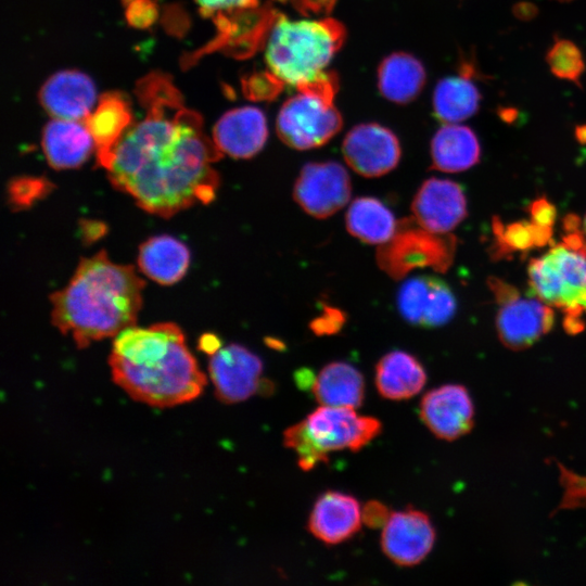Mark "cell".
Returning a JSON list of instances; mask_svg holds the SVG:
<instances>
[{
	"label": "cell",
	"instance_id": "obj_1",
	"mask_svg": "<svg viewBox=\"0 0 586 586\" xmlns=\"http://www.w3.org/2000/svg\"><path fill=\"white\" fill-rule=\"evenodd\" d=\"M137 94L146 115L113 150L105 168L112 184L162 217L212 202L219 186L212 165L222 152L205 135L200 114L183 105L165 74L142 78Z\"/></svg>",
	"mask_w": 586,
	"mask_h": 586
},
{
	"label": "cell",
	"instance_id": "obj_2",
	"mask_svg": "<svg viewBox=\"0 0 586 586\" xmlns=\"http://www.w3.org/2000/svg\"><path fill=\"white\" fill-rule=\"evenodd\" d=\"M109 365L113 381L136 402L168 408L190 403L207 379L173 322L129 327L113 342Z\"/></svg>",
	"mask_w": 586,
	"mask_h": 586
},
{
	"label": "cell",
	"instance_id": "obj_3",
	"mask_svg": "<svg viewBox=\"0 0 586 586\" xmlns=\"http://www.w3.org/2000/svg\"><path fill=\"white\" fill-rule=\"evenodd\" d=\"M144 284L132 266L100 251L82 258L67 285L51 295L52 323L79 348L116 336L135 326Z\"/></svg>",
	"mask_w": 586,
	"mask_h": 586
},
{
	"label": "cell",
	"instance_id": "obj_4",
	"mask_svg": "<svg viewBox=\"0 0 586 586\" xmlns=\"http://www.w3.org/2000/svg\"><path fill=\"white\" fill-rule=\"evenodd\" d=\"M344 38L343 25L333 18L280 17L269 34L265 61L278 81L298 88L326 75Z\"/></svg>",
	"mask_w": 586,
	"mask_h": 586
},
{
	"label": "cell",
	"instance_id": "obj_5",
	"mask_svg": "<svg viewBox=\"0 0 586 586\" xmlns=\"http://www.w3.org/2000/svg\"><path fill=\"white\" fill-rule=\"evenodd\" d=\"M333 76L298 87V93L281 106L277 133L289 146L308 150L326 144L342 128V116L332 99L336 90Z\"/></svg>",
	"mask_w": 586,
	"mask_h": 586
},
{
	"label": "cell",
	"instance_id": "obj_6",
	"mask_svg": "<svg viewBox=\"0 0 586 586\" xmlns=\"http://www.w3.org/2000/svg\"><path fill=\"white\" fill-rule=\"evenodd\" d=\"M528 278L532 292L549 306L564 310L571 318L568 329L575 332V320L586 311V256L569 244H558L531 260Z\"/></svg>",
	"mask_w": 586,
	"mask_h": 586
},
{
	"label": "cell",
	"instance_id": "obj_7",
	"mask_svg": "<svg viewBox=\"0 0 586 586\" xmlns=\"http://www.w3.org/2000/svg\"><path fill=\"white\" fill-rule=\"evenodd\" d=\"M451 241L417 228L410 219L397 225L395 234L377 251L379 267L393 279H403L415 268L444 270L450 263Z\"/></svg>",
	"mask_w": 586,
	"mask_h": 586
},
{
	"label": "cell",
	"instance_id": "obj_8",
	"mask_svg": "<svg viewBox=\"0 0 586 586\" xmlns=\"http://www.w3.org/2000/svg\"><path fill=\"white\" fill-rule=\"evenodd\" d=\"M491 288L499 303L496 330L506 347L525 349L551 330L553 311L538 297H522L513 286L497 279Z\"/></svg>",
	"mask_w": 586,
	"mask_h": 586
},
{
	"label": "cell",
	"instance_id": "obj_9",
	"mask_svg": "<svg viewBox=\"0 0 586 586\" xmlns=\"http://www.w3.org/2000/svg\"><path fill=\"white\" fill-rule=\"evenodd\" d=\"M316 448L328 453L349 449L358 451L381 433V422L359 416L354 408L321 405L303 420Z\"/></svg>",
	"mask_w": 586,
	"mask_h": 586
},
{
	"label": "cell",
	"instance_id": "obj_10",
	"mask_svg": "<svg viewBox=\"0 0 586 586\" xmlns=\"http://www.w3.org/2000/svg\"><path fill=\"white\" fill-rule=\"evenodd\" d=\"M351 178L336 162L307 163L303 166L293 190L295 202L309 215L327 218L349 201Z\"/></svg>",
	"mask_w": 586,
	"mask_h": 586
},
{
	"label": "cell",
	"instance_id": "obj_11",
	"mask_svg": "<svg viewBox=\"0 0 586 586\" xmlns=\"http://www.w3.org/2000/svg\"><path fill=\"white\" fill-rule=\"evenodd\" d=\"M260 358L240 344H229L211 355L208 374L216 397L237 404L258 393L262 383Z\"/></svg>",
	"mask_w": 586,
	"mask_h": 586
},
{
	"label": "cell",
	"instance_id": "obj_12",
	"mask_svg": "<svg viewBox=\"0 0 586 586\" xmlns=\"http://www.w3.org/2000/svg\"><path fill=\"white\" fill-rule=\"evenodd\" d=\"M347 165L360 176L380 177L393 170L400 158L397 137L386 127L368 123L357 125L342 144Z\"/></svg>",
	"mask_w": 586,
	"mask_h": 586
},
{
	"label": "cell",
	"instance_id": "obj_13",
	"mask_svg": "<svg viewBox=\"0 0 586 586\" xmlns=\"http://www.w3.org/2000/svg\"><path fill=\"white\" fill-rule=\"evenodd\" d=\"M398 309L413 326L436 328L446 324L457 309L451 289L442 279L419 276L407 280L399 289Z\"/></svg>",
	"mask_w": 586,
	"mask_h": 586
},
{
	"label": "cell",
	"instance_id": "obj_14",
	"mask_svg": "<svg viewBox=\"0 0 586 586\" xmlns=\"http://www.w3.org/2000/svg\"><path fill=\"white\" fill-rule=\"evenodd\" d=\"M435 530L426 513L407 508L392 512L381 535L384 555L400 566L420 563L431 552Z\"/></svg>",
	"mask_w": 586,
	"mask_h": 586
},
{
	"label": "cell",
	"instance_id": "obj_15",
	"mask_svg": "<svg viewBox=\"0 0 586 586\" xmlns=\"http://www.w3.org/2000/svg\"><path fill=\"white\" fill-rule=\"evenodd\" d=\"M420 418L437 438L457 440L473 428L472 398L463 385H442L429 391L422 397Z\"/></svg>",
	"mask_w": 586,
	"mask_h": 586
},
{
	"label": "cell",
	"instance_id": "obj_16",
	"mask_svg": "<svg viewBox=\"0 0 586 586\" xmlns=\"http://www.w3.org/2000/svg\"><path fill=\"white\" fill-rule=\"evenodd\" d=\"M411 211L420 227L433 233L445 234L467 216V201L458 183L430 178L415 195Z\"/></svg>",
	"mask_w": 586,
	"mask_h": 586
},
{
	"label": "cell",
	"instance_id": "obj_17",
	"mask_svg": "<svg viewBox=\"0 0 586 586\" xmlns=\"http://www.w3.org/2000/svg\"><path fill=\"white\" fill-rule=\"evenodd\" d=\"M39 100L55 118L85 122L97 102V93L89 76L67 69L52 75L43 84Z\"/></svg>",
	"mask_w": 586,
	"mask_h": 586
},
{
	"label": "cell",
	"instance_id": "obj_18",
	"mask_svg": "<svg viewBox=\"0 0 586 586\" xmlns=\"http://www.w3.org/2000/svg\"><path fill=\"white\" fill-rule=\"evenodd\" d=\"M268 137L264 113L257 107L230 110L216 123L213 140L218 149L234 158H251L265 145Z\"/></svg>",
	"mask_w": 586,
	"mask_h": 586
},
{
	"label": "cell",
	"instance_id": "obj_19",
	"mask_svg": "<svg viewBox=\"0 0 586 586\" xmlns=\"http://www.w3.org/2000/svg\"><path fill=\"white\" fill-rule=\"evenodd\" d=\"M361 522V509L355 497L328 491L316 500L307 528L322 543L335 545L353 537Z\"/></svg>",
	"mask_w": 586,
	"mask_h": 586
},
{
	"label": "cell",
	"instance_id": "obj_20",
	"mask_svg": "<svg viewBox=\"0 0 586 586\" xmlns=\"http://www.w3.org/2000/svg\"><path fill=\"white\" fill-rule=\"evenodd\" d=\"M84 123L94 141L97 163L105 169L113 150L132 125L129 101L119 92L104 93Z\"/></svg>",
	"mask_w": 586,
	"mask_h": 586
},
{
	"label": "cell",
	"instance_id": "obj_21",
	"mask_svg": "<svg viewBox=\"0 0 586 586\" xmlns=\"http://www.w3.org/2000/svg\"><path fill=\"white\" fill-rule=\"evenodd\" d=\"M93 148V138L84 122L55 118L43 129V153L54 169L79 167Z\"/></svg>",
	"mask_w": 586,
	"mask_h": 586
},
{
	"label": "cell",
	"instance_id": "obj_22",
	"mask_svg": "<svg viewBox=\"0 0 586 586\" xmlns=\"http://www.w3.org/2000/svg\"><path fill=\"white\" fill-rule=\"evenodd\" d=\"M374 382L382 397L402 400L423 388L426 373L416 357L403 351H393L377 364Z\"/></svg>",
	"mask_w": 586,
	"mask_h": 586
},
{
	"label": "cell",
	"instance_id": "obj_23",
	"mask_svg": "<svg viewBox=\"0 0 586 586\" xmlns=\"http://www.w3.org/2000/svg\"><path fill=\"white\" fill-rule=\"evenodd\" d=\"M190 252L178 239L157 235L140 245L138 265L150 279L161 284H174L187 272Z\"/></svg>",
	"mask_w": 586,
	"mask_h": 586
},
{
	"label": "cell",
	"instance_id": "obj_24",
	"mask_svg": "<svg viewBox=\"0 0 586 586\" xmlns=\"http://www.w3.org/2000/svg\"><path fill=\"white\" fill-rule=\"evenodd\" d=\"M481 146L474 131L467 126L446 124L431 142L432 166L445 173H459L475 165Z\"/></svg>",
	"mask_w": 586,
	"mask_h": 586
},
{
	"label": "cell",
	"instance_id": "obj_25",
	"mask_svg": "<svg viewBox=\"0 0 586 586\" xmlns=\"http://www.w3.org/2000/svg\"><path fill=\"white\" fill-rule=\"evenodd\" d=\"M311 391L323 406L358 408L365 397L361 372L344 361L326 365L315 378Z\"/></svg>",
	"mask_w": 586,
	"mask_h": 586
},
{
	"label": "cell",
	"instance_id": "obj_26",
	"mask_svg": "<svg viewBox=\"0 0 586 586\" xmlns=\"http://www.w3.org/2000/svg\"><path fill=\"white\" fill-rule=\"evenodd\" d=\"M425 71L415 56L396 52L385 58L378 69V86L384 98L396 103L415 100L425 84Z\"/></svg>",
	"mask_w": 586,
	"mask_h": 586
},
{
	"label": "cell",
	"instance_id": "obj_27",
	"mask_svg": "<svg viewBox=\"0 0 586 586\" xmlns=\"http://www.w3.org/2000/svg\"><path fill=\"white\" fill-rule=\"evenodd\" d=\"M345 221L352 235L369 244L387 242L398 225L392 211L371 196L355 199L347 209Z\"/></svg>",
	"mask_w": 586,
	"mask_h": 586
},
{
	"label": "cell",
	"instance_id": "obj_28",
	"mask_svg": "<svg viewBox=\"0 0 586 586\" xmlns=\"http://www.w3.org/2000/svg\"><path fill=\"white\" fill-rule=\"evenodd\" d=\"M481 102L477 87L467 76L443 78L435 87L433 109L445 124H456L474 115Z\"/></svg>",
	"mask_w": 586,
	"mask_h": 586
},
{
	"label": "cell",
	"instance_id": "obj_29",
	"mask_svg": "<svg viewBox=\"0 0 586 586\" xmlns=\"http://www.w3.org/2000/svg\"><path fill=\"white\" fill-rule=\"evenodd\" d=\"M546 62L557 78L582 88L581 77L586 66L581 49L573 41L556 38L546 53Z\"/></svg>",
	"mask_w": 586,
	"mask_h": 586
},
{
	"label": "cell",
	"instance_id": "obj_30",
	"mask_svg": "<svg viewBox=\"0 0 586 586\" xmlns=\"http://www.w3.org/2000/svg\"><path fill=\"white\" fill-rule=\"evenodd\" d=\"M283 443L288 448L293 449L298 458V466L309 471L319 462H328V456L321 454L310 441L304 421H301L283 433Z\"/></svg>",
	"mask_w": 586,
	"mask_h": 586
},
{
	"label": "cell",
	"instance_id": "obj_31",
	"mask_svg": "<svg viewBox=\"0 0 586 586\" xmlns=\"http://www.w3.org/2000/svg\"><path fill=\"white\" fill-rule=\"evenodd\" d=\"M201 12L206 16H212L217 22L226 17V13L254 9L257 0H195Z\"/></svg>",
	"mask_w": 586,
	"mask_h": 586
},
{
	"label": "cell",
	"instance_id": "obj_32",
	"mask_svg": "<svg viewBox=\"0 0 586 586\" xmlns=\"http://www.w3.org/2000/svg\"><path fill=\"white\" fill-rule=\"evenodd\" d=\"M46 183L41 179H17L10 187V196L13 204L25 206L42 195Z\"/></svg>",
	"mask_w": 586,
	"mask_h": 586
},
{
	"label": "cell",
	"instance_id": "obj_33",
	"mask_svg": "<svg viewBox=\"0 0 586 586\" xmlns=\"http://www.w3.org/2000/svg\"><path fill=\"white\" fill-rule=\"evenodd\" d=\"M345 321L346 316L341 309L323 304L321 315L315 318L309 327L317 335H331L337 333Z\"/></svg>",
	"mask_w": 586,
	"mask_h": 586
},
{
	"label": "cell",
	"instance_id": "obj_34",
	"mask_svg": "<svg viewBox=\"0 0 586 586\" xmlns=\"http://www.w3.org/2000/svg\"><path fill=\"white\" fill-rule=\"evenodd\" d=\"M126 15L132 26L138 28L149 27L156 20V4L152 0H130Z\"/></svg>",
	"mask_w": 586,
	"mask_h": 586
},
{
	"label": "cell",
	"instance_id": "obj_35",
	"mask_svg": "<svg viewBox=\"0 0 586 586\" xmlns=\"http://www.w3.org/2000/svg\"><path fill=\"white\" fill-rule=\"evenodd\" d=\"M392 512L379 500H369L361 509V520L370 528L384 527Z\"/></svg>",
	"mask_w": 586,
	"mask_h": 586
},
{
	"label": "cell",
	"instance_id": "obj_36",
	"mask_svg": "<svg viewBox=\"0 0 586 586\" xmlns=\"http://www.w3.org/2000/svg\"><path fill=\"white\" fill-rule=\"evenodd\" d=\"M532 217L534 224L550 228L555 220V208L546 200H539L532 206Z\"/></svg>",
	"mask_w": 586,
	"mask_h": 586
},
{
	"label": "cell",
	"instance_id": "obj_37",
	"mask_svg": "<svg viewBox=\"0 0 586 586\" xmlns=\"http://www.w3.org/2000/svg\"><path fill=\"white\" fill-rule=\"evenodd\" d=\"M538 13V8L528 1H520L512 7V14L520 21H531Z\"/></svg>",
	"mask_w": 586,
	"mask_h": 586
},
{
	"label": "cell",
	"instance_id": "obj_38",
	"mask_svg": "<svg viewBox=\"0 0 586 586\" xmlns=\"http://www.w3.org/2000/svg\"><path fill=\"white\" fill-rule=\"evenodd\" d=\"M221 347L220 339L213 333H205L200 337L199 348L206 354H214Z\"/></svg>",
	"mask_w": 586,
	"mask_h": 586
},
{
	"label": "cell",
	"instance_id": "obj_39",
	"mask_svg": "<svg viewBox=\"0 0 586 586\" xmlns=\"http://www.w3.org/2000/svg\"><path fill=\"white\" fill-rule=\"evenodd\" d=\"M313 373L308 369H302L295 373V380L300 387H311L315 381Z\"/></svg>",
	"mask_w": 586,
	"mask_h": 586
},
{
	"label": "cell",
	"instance_id": "obj_40",
	"mask_svg": "<svg viewBox=\"0 0 586 586\" xmlns=\"http://www.w3.org/2000/svg\"><path fill=\"white\" fill-rule=\"evenodd\" d=\"M504 122L511 123L518 116V111L514 107H501L498 112Z\"/></svg>",
	"mask_w": 586,
	"mask_h": 586
},
{
	"label": "cell",
	"instance_id": "obj_41",
	"mask_svg": "<svg viewBox=\"0 0 586 586\" xmlns=\"http://www.w3.org/2000/svg\"><path fill=\"white\" fill-rule=\"evenodd\" d=\"M266 344L273 348V349H278V351H281V349H284L285 348V345L283 342L279 341L278 339H273V337H267L266 340Z\"/></svg>",
	"mask_w": 586,
	"mask_h": 586
},
{
	"label": "cell",
	"instance_id": "obj_42",
	"mask_svg": "<svg viewBox=\"0 0 586 586\" xmlns=\"http://www.w3.org/2000/svg\"><path fill=\"white\" fill-rule=\"evenodd\" d=\"M575 137L578 142L586 143V125H579L575 128Z\"/></svg>",
	"mask_w": 586,
	"mask_h": 586
},
{
	"label": "cell",
	"instance_id": "obj_43",
	"mask_svg": "<svg viewBox=\"0 0 586 586\" xmlns=\"http://www.w3.org/2000/svg\"><path fill=\"white\" fill-rule=\"evenodd\" d=\"M584 231H585V234H586V215H585V218H584Z\"/></svg>",
	"mask_w": 586,
	"mask_h": 586
},
{
	"label": "cell",
	"instance_id": "obj_44",
	"mask_svg": "<svg viewBox=\"0 0 586 586\" xmlns=\"http://www.w3.org/2000/svg\"><path fill=\"white\" fill-rule=\"evenodd\" d=\"M555 1H558V2H570V1H573V0H555Z\"/></svg>",
	"mask_w": 586,
	"mask_h": 586
}]
</instances>
